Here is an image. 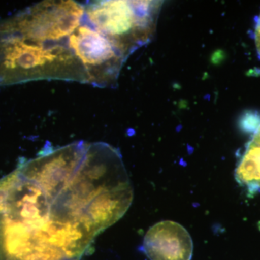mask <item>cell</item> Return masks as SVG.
<instances>
[{
	"instance_id": "1",
	"label": "cell",
	"mask_w": 260,
	"mask_h": 260,
	"mask_svg": "<svg viewBox=\"0 0 260 260\" xmlns=\"http://www.w3.org/2000/svg\"><path fill=\"white\" fill-rule=\"evenodd\" d=\"M133 200L111 145L75 142L41 154L0 179V260H80Z\"/></svg>"
},
{
	"instance_id": "2",
	"label": "cell",
	"mask_w": 260,
	"mask_h": 260,
	"mask_svg": "<svg viewBox=\"0 0 260 260\" xmlns=\"http://www.w3.org/2000/svg\"><path fill=\"white\" fill-rule=\"evenodd\" d=\"M62 42H39L0 32V86L42 80L88 83L83 64Z\"/></svg>"
},
{
	"instance_id": "3",
	"label": "cell",
	"mask_w": 260,
	"mask_h": 260,
	"mask_svg": "<svg viewBox=\"0 0 260 260\" xmlns=\"http://www.w3.org/2000/svg\"><path fill=\"white\" fill-rule=\"evenodd\" d=\"M162 5V1L109 0L90 2L84 6L88 23L128 59L151 42Z\"/></svg>"
},
{
	"instance_id": "4",
	"label": "cell",
	"mask_w": 260,
	"mask_h": 260,
	"mask_svg": "<svg viewBox=\"0 0 260 260\" xmlns=\"http://www.w3.org/2000/svg\"><path fill=\"white\" fill-rule=\"evenodd\" d=\"M85 6L75 1H44L0 22V32L30 40L62 42L81 24Z\"/></svg>"
},
{
	"instance_id": "5",
	"label": "cell",
	"mask_w": 260,
	"mask_h": 260,
	"mask_svg": "<svg viewBox=\"0 0 260 260\" xmlns=\"http://www.w3.org/2000/svg\"><path fill=\"white\" fill-rule=\"evenodd\" d=\"M68 47L86 72L88 84L99 88H115L126 59L107 37L83 21L68 38Z\"/></svg>"
},
{
	"instance_id": "6",
	"label": "cell",
	"mask_w": 260,
	"mask_h": 260,
	"mask_svg": "<svg viewBox=\"0 0 260 260\" xmlns=\"http://www.w3.org/2000/svg\"><path fill=\"white\" fill-rule=\"evenodd\" d=\"M143 250L150 260H191L192 239L187 230L177 222L164 220L145 234Z\"/></svg>"
},
{
	"instance_id": "7",
	"label": "cell",
	"mask_w": 260,
	"mask_h": 260,
	"mask_svg": "<svg viewBox=\"0 0 260 260\" xmlns=\"http://www.w3.org/2000/svg\"><path fill=\"white\" fill-rule=\"evenodd\" d=\"M235 178L241 186L249 190H260V125L238 162Z\"/></svg>"
},
{
	"instance_id": "8",
	"label": "cell",
	"mask_w": 260,
	"mask_h": 260,
	"mask_svg": "<svg viewBox=\"0 0 260 260\" xmlns=\"http://www.w3.org/2000/svg\"><path fill=\"white\" fill-rule=\"evenodd\" d=\"M254 41H255L258 56L260 59V14L256 20L255 29H254Z\"/></svg>"
}]
</instances>
